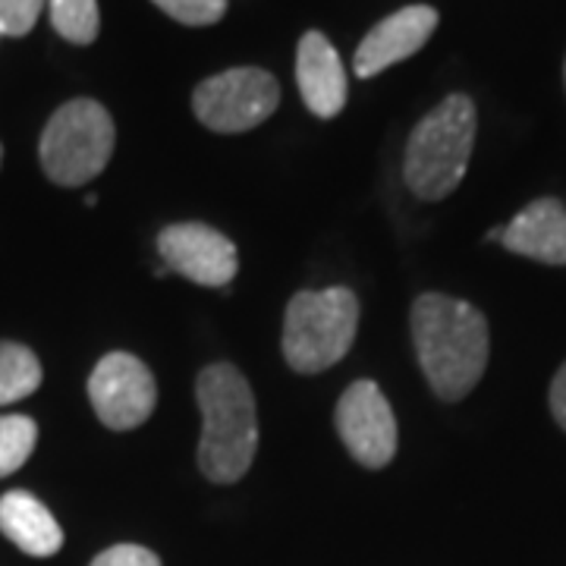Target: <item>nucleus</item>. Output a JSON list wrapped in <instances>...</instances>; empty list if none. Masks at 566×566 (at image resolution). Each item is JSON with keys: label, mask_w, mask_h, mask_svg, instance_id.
Segmentation results:
<instances>
[{"label": "nucleus", "mask_w": 566, "mask_h": 566, "mask_svg": "<svg viewBox=\"0 0 566 566\" xmlns=\"http://www.w3.org/2000/svg\"><path fill=\"white\" fill-rule=\"evenodd\" d=\"M41 387V363L29 346L0 340V406L25 400Z\"/></svg>", "instance_id": "obj_14"}, {"label": "nucleus", "mask_w": 566, "mask_h": 566, "mask_svg": "<svg viewBox=\"0 0 566 566\" xmlns=\"http://www.w3.org/2000/svg\"><path fill=\"white\" fill-rule=\"evenodd\" d=\"M114 120L104 104L76 98L63 104L41 133V167L57 186H82L102 174L114 155Z\"/></svg>", "instance_id": "obj_5"}, {"label": "nucleus", "mask_w": 566, "mask_h": 566, "mask_svg": "<svg viewBox=\"0 0 566 566\" xmlns=\"http://www.w3.org/2000/svg\"><path fill=\"white\" fill-rule=\"evenodd\" d=\"M155 3L182 25H211L227 13V0H155Z\"/></svg>", "instance_id": "obj_17"}, {"label": "nucleus", "mask_w": 566, "mask_h": 566, "mask_svg": "<svg viewBox=\"0 0 566 566\" xmlns=\"http://www.w3.org/2000/svg\"><path fill=\"white\" fill-rule=\"evenodd\" d=\"M0 158H3V148H0Z\"/></svg>", "instance_id": "obj_21"}, {"label": "nucleus", "mask_w": 566, "mask_h": 566, "mask_svg": "<svg viewBox=\"0 0 566 566\" xmlns=\"http://www.w3.org/2000/svg\"><path fill=\"white\" fill-rule=\"evenodd\" d=\"M551 412L566 431V365L557 371L554 385H551Z\"/></svg>", "instance_id": "obj_20"}, {"label": "nucleus", "mask_w": 566, "mask_h": 566, "mask_svg": "<svg viewBox=\"0 0 566 566\" xmlns=\"http://www.w3.org/2000/svg\"><path fill=\"white\" fill-rule=\"evenodd\" d=\"M359 327V300L346 286L303 290L286 305L283 356L293 371L315 375L349 353Z\"/></svg>", "instance_id": "obj_4"}, {"label": "nucleus", "mask_w": 566, "mask_h": 566, "mask_svg": "<svg viewBox=\"0 0 566 566\" xmlns=\"http://www.w3.org/2000/svg\"><path fill=\"white\" fill-rule=\"evenodd\" d=\"M44 0H0V32L3 35H25L41 13Z\"/></svg>", "instance_id": "obj_18"}, {"label": "nucleus", "mask_w": 566, "mask_h": 566, "mask_svg": "<svg viewBox=\"0 0 566 566\" xmlns=\"http://www.w3.org/2000/svg\"><path fill=\"white\" fill-rule=\"evenodd\" d=\"M164 271L199 286H227L240 271V252L223 233L205 223H170L158 237Z\"/></svg>", "instance_id": "obj_9"}, {"label": "nucleus", "mask_w": 566, "mask_h": 566, "mask_svg": "<svg viewBox=\"0 0 566 566\" xmlns=\"http://www.w3.org/2000/svg\"><path fill=\"white\" fill-rule=\"evenodd\" d=\"M475 145V104L450 95L412 129L406 145L403 177L409 192L422 202H441L460 180Z\"/></svg>", "instance_id": "obj_3"}, {"label": "nucleus", "mask_w": 566, "mask_h": 566, "mask_svg": "<svg viewBox=\"0 0 566 566\" xmlns=\"http://www.w3.org/2000/svg\"><path fill=\"white\" fill-rule=\"evenodd\" d=\"M88 400L107 428L129 431L155 412L158 385L142 359L129 353H107L88 378Z\"/></svg>", "instance_id": "obj_7"}, {"label": "nucleus", "mask_w": 566, "mask_h": 566, "mask_svg": "<svg viewBox=\"0 0 566 566\" xmlns=\"http://www.w3.org/2000/svg\"><path fill=\"white\" fill-rule=\"evenodd\" d=\"M0 532L29 557H51L63 547V528L29 491H7L0 497Z\"/></svg>", "instance_id": "obj_13"}, {"label": "nucleus", "mask_w": 566, "mask_h": 566, "mask_svg": "<svg viewBox=\"0 0 566 566\" xmlns=\"http://www.w3.org/2000/svg\"><path fill=\"white\" fill-rule=\"evenodd\" d=\"M564 80H566V70H564Z\"/></svg>", "instance_id": "obj_22"}, {"label": "nucleus", "mask_w": 566, "mask_h": 566, "mask_svg": "<svg viewBox=\"0 0 566 566\" xmlns=\"http://www.w3.org/2000/svg\"><path fill=\"white\" fill-rule=\"evenodd\" d=\"M337 431L353 460L365 469H381L397 453V419L375 381L346 387L337 403Z\"/></svg>", "instance_id": "obj_8"}, {"label": "nucleus", "mask_w": 566, "mask_h": 566, "mask_svg": "<svg viewBox=\"0 0 566 566\" xmlns=\"http://www.w3.org/2000/svg\"><path fill=\"white\" fill-rule=\"evenodd\" d=\"M92 566H161V560L139 545H114L107 547L104 554H98Z\"/></svg>", "instance_id": "obj_19"}, {"label": "nucleus", "mask_w": 566, "mask_h": 566, "mask_svg": "<svg viewBox=\"0 0 566 566\" xmlns=\"http://www.w3.org/2000/svg\"><path fill=\"white\" fill-rule=\"evenodd\" d=\"M277 104H281V85L271 73L255 66L218 73L205 80L192 95L196 117L214 133L255 129L277 111Z\"/></svg>", "instance_id": "obj_6"}, {"label": "nucleus", "mask_w": 566, "mask_h": 566, "mask_svg": "<svg viewBox=\"0 0 566 566\" xmlns=\"http://www.w3.org/2000/svg\"><path fill=\"white\" fill-rule=\"evenodd\" d=\"M0 35H3V32H0Z\"/></svg>", "instance_id": "obj_23"}, {"label": "nucleus", "mask_w": 566, "mask_h": 566, "mask_svg": "<svg viewBox=\"0 0 566 566\" xmlns=\"http://www.w3.org/2000/svg\"><path fill=\"white\" fill-rule=\"evenodd\" d=\"M196 397L202 406V441L199 465L205 479L230 485L240 482L259 450V416L252 387L233 365H208L199 381Z\"/></svg>", "instance_id": "obj_2"}, {"label": "nucleus", "mask_w": 566, "mask_h": 566, "mask_svg": "<svg viewBox=\"0 0 566 566\" xmlns=\"http://www.w3.org/2000/svg\"><path fill=\"white\" fill-rule=\"evenodd\" d=\"M296 82L315 117H337L346 104V73L340 54L322 32H305L296 51Z\"/></svg>", "instance_id": "obj_12"}, {"label": "nucleus", "mask_w": 566, "mask_h": 566, "mask_svg": "<svg viewBox=\"0 0 566 566\" xmlns=\"http://www.w3.org/2000/svg\"><path fill=\"white\" fill-rule=\"evenodd\" d=\"M434 25H438V10L422 7V3L403 7L394 17L381 20L365 35L356 51V76L371 80L387 66L412 57L424 41L431 39Z\"/></svg>", "instance_id": "obj_10"}, {"label": "nucleus", "mask_w": 566, "mask_h": 566, "mask_svg": "<svg viewBox=\"0 0 566 566\" xmlns=\"http://www.w3.org/2000/svg\"><path fill=\"white\" fill-rule=\"evenodd\" d=\"M51 22L73 44H92L98 39V0H51Z\"/></svg>", "instance_id": "obj_15"}, {"label": "nucleus", "mask_w": 566, "mask_h": 566, "mask_svg": "<svg viewBox=\"0 0 566 566\" xmlns=\"http://www.w3.org/2000/svg\"><path fill=\"white\" fill-rule=\"evenodd\" d=\"M491 240L532 262L566 264V208L557 199H538L506 227H497Z\"/></svg>", "instance_id": "obj_11"}, {"label": "nucleus", "mask_w": 566, "mask_h": 566, "mask_svg": "<svg viewBox=\"0 0 566 566\" xmlns=\"http://www.w3.org/2000/svg\"><path fill=\"white\" fill-rule=\"evenodd\" d=\"M412 340L424 378L441 400H463L488 365V322L475 305L424 293L412 305Z\"/></svg>", "instance_id": "obj_1"}, {"label": "nucleus", "mask_w": 566, "mask_h": 566, "mask_svg": "<svg viewBox=\"0 0 566 566\" xmlns=\"http://www.w3.org/2000/svg\"><path fill=\"white\" fill-rule=\"evenodd\" d=\"M39 428L29 416H0V479L13 475L35 450Z\"/></svg>", "instance_id": "obj_16"}]
</instances>
